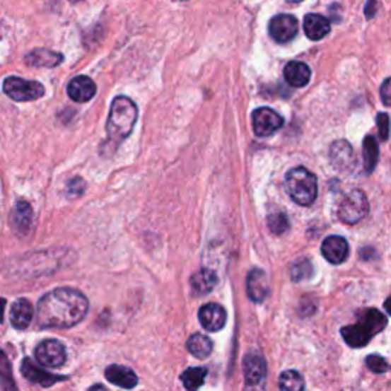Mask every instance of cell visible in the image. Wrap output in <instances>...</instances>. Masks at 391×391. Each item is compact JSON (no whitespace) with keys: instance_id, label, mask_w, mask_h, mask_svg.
<instances>
[{"instance_id":"6da1fadb","label":"cell","mask_w":391,"mask_h":391,"mask_svg":"<svg viewBox=\"0 0 391 391\" xmlns=\"http://www.w3.org/2000/svg\"><path fill=\"white\" fill-rule=\"evenodd\" d=\"M89 310V300L77 289L59 288L39 301L37 324L40 327L69 329L84 320Z\"/></svg>"},{"instance_id":"7a4b0ae2","label":"cell","mask_w":391,"mask_h":391,"mask_svg":"<svg viewBox=\"0 0 391 391\" xmlns=\"http://www.w3.org/2000/svg\"><path fill=\"white\" fill-rule=\"evenodd\" d=\"M138 119V107L127 97H117L112 101L110 113L107 119L109 141L118 146L126 139Z\"/></svg>"},{"instance_id":"3957f363","label":"cell","mask_w":391,"mask_h":391,"mask_svg":"<svg viewBox=\"0 0 391 391\" xmlns=\"http://www.w3.org/2000/svg\"><path fill=\"white\" fill-rule=\"evenodd\" d=\"M387 326V318L376 309H367L362 312L355 326H346L341 329V335L347 344L353 349H361L367 346L371 338L383 332Z\"/></svg>"},{"instance_id":"277c9868","label":"cell","mask_w":391,"mask_h":391,"mask_svg":"<svg viewBox=\"0 0 391 391\" xmlns=\"http://www.w3.org/2000/svg\"><path fill=\"white\" fill-rule=\"evenodd\" d=\"M286 189L293 202L301 206H309L315 202L318 194L317 177L309 170L297 167L286 175Z\"/></svg>"},{"instance_id":"5b68a950","label":"cell","mask_w":391,"mask_h":391,"mask_svg":"<svg viewBox=\"0 0 391 391\" xmlns=\"http://www.w3.org/2000/svg\"><path fill=\"white\" fill-rule=\"evenodd\" d=\"M367 213H368V200L364 192H361V189H355V192L349 193L338 208L339 221L349 225L358 223L367 216Z\"/></svg>"},{"instance_id":"8992f818","label":"cell","mask_w":391,"mask_h":391,"mask_svg":"<svg viewBox=\"0 0 391 391\" xmlns=\"http://www.w3.org/2000/svg\"><path fill=\"white\" fill-rule=\"evenodd\" d=\"M4 92L14 101H35L43 97L45 88L39 81H28L18 77H8L4 81Z\"/></svg>"},{"instance_id":"52a82bcc","label":"cell","mask_w":391,"mask_h":391,"mask_svg":"<svg viewBox=\"0 0 391 391\" xmlns=\"http://www.w3.org/2000/svg\"><path fill=\"white\" fill-rule=\"evenodd\" d=\"M252 127L257 136H271L283 127V118L269 107H260L252 113Z\"/></svg>"},{"instance_id":"ba28073f","label":"cell","mask_w":391,"mask_h":391,"mask_svg":"<svg viewBox=\"0 0 391 391\" xmlns=\"http://www.w3.org/2000/svg\"><path fill=\"white\" fill-rule=\"evenodd\" d=\"M35 358L45 367H62L66 362V349L59 341L46 339L37 346Z\"/></svg>"},{"instance_id":"9c48e42d","label":"cell","mask_w":391,"mask_h":391,"mask_svg":"<svg viewBox=\"0 0 391 391\" xmlns=\"http://www.w3.org/2000/svg\"><path fill=\"white\" fill-rule=\"evenodd\" d=\"M298 33V21L291 14H279L269 22V34L275 42L288 43Z\"/></svg>"},{"instance_id":"30bf717a","label":"cell","mask_w":391,"mask_h":391,"mask_svg":"<svg viewBox=\"0 0 391 391\" xmlns=\"http://www.w3.org/2000/svg\"><path fill=\"white\" fill-rule=\"evenodd\" d=\"M243 375L246 385H260L266 378V361L260 353L251 351L243 359Z\"/></svg>"},{"instance_id":"8fae6325","label":"cell","mask_w":391,"mask_h":391,"mask_svg":"<svg viewBox=\"0 0 391 391\" xmlns=\"http://www.w3.org/2000/svg\"><path fill=\"white\" fill-rule=\"evenodd\" d=\"M321 252L324 259L332 264H341L347 260L349 257V245L346 238L339 235H330L321 245Z\"/></svg>"},{"instance_id":"7c38bea8","label":"cell","mask_w":391,"mask_h":391,"mask_svg":"<svg viewBox=\"0 0 391 391\" xmlns=\"http://www.w3.org/2000/svg\"><path fill=\"white\" fill-rule=\"evenodd\" d=\"M247 297L254 303H262L269 295V279L264 271L252 269L246 281Z\"/></svg>"},{"instance_id":"4fadbf2b","label":"cell","mask_w":391,"mask_h":391,"mask_svg":"<svg viewBox=\"0 0 391 391\" xmlns=\"http://www.w3.org/2000/svg\"><path fill=\"white\" fill-rule=\"evenodd\" d=\"M199 320L204 329L208 332H218L225 327L226 324V312L218 304L209 303L199 310Z\"/></svg>"},{"instance_id":"5bb4252c","label":"cell","mask_w":391,"mask_h":391,"mask_svg":"<svg viewBox=\"0 0 391 391\" xmlns=\"http://www.w3.org/2000/svg\"><path fill=\"white\" fill-rule=\"evenodd\" d=\"M22 375L33 384H39L42 387H51L55 383L64 380V376H55L49 371H46L40 367H37L30 358H25L22 362Z\"/></svg>"},{"instance_id":"9a60e30c","label":"cell","mask_w":391,"mask_h":391,"mask_svg":"<svg viewBox=\"0 0 391 391\" xmlns=\"http://www.w3.org/2000/svg\"><path fill=\"white\" fill-rule=\"evenodd\" d=\"M95 93H97V86L84 75L72 78L68 84V95L75 103H88L95 97Z\"/></svg>"},{"instance_id":"2e32d148","label":"cell","mask_w":391,"mask_h":391,"mask_svg":"<svg viewBox=\"0 0 391 391\" xmlns=\"http://www.w3.org/2000/svg\"><path fill=\"white\" fill-rule=\"evenodd\" d=\"M33 315H34L33 304L28 301L26 298H18V300L14 301V304L11 306V312H9V320H11V324L16 329L25 330L31 324Z\"/></svg>"},{"instance_id":"e0dca14e","label":"cell","mask_w":391,"mask_h":391,"mask_svg":"<svg viewBox=\"0 0 391 391\" xmlns=\"http://www.w3.org/2000/svg\"><path fill=\"white\" fill-rule=\"evenodd\" d=\"M33 217H34V213L31 205L25 202V200H18L13 209V216H11L13 230L17 234H26L33 225Z\"/></svg>"},{"instance_id":"ac0fdd59","label":"cell","mask_w":391,"mask_h":391,"mask_svg":"<svg viewBox=\"0 0 391 391\" xmlns=\"http://www.w3.org/2000/svg\"><path fill=\"white\" fill-rule=\"evenodd\" d=\"M304 33L310 40H321L330 33V22L320 14H308L304 17Z\"/></svg>"},{"instance_id":"d6986e66","label":"cell","mask_w":391,"mask_h":391,"mask_svg":"<svg viewBox=\"0 0 391 391\" xmlns=\"http://www.w3.org/2000/svg\"><path fill=\"white\" fill-rule=\"evenodd\" d=\"M106 378L109 383L121 388H133L138 384V376L135 375V371L124 366H110L106 370Z\"/></svg>"},{"instance_id":"ffe728a7","label":"cell","mask_w":391,"mask_h":391,"mask_svg":"<svg viewBox=\"0 0 391 391\" xmlns=\"http://www.w3.org/2000/svg\"><path fill=\"white\" fill-rule=\"evenodd\" d=\"M284 78L293 88H303L310 80V68L306 63L291 62L284 68Z\"/></svg>"},{"instance_id":"44dd1931","label":"cell","mask_w":391,"mask_h":391,"mask_svg":"<svg viewBox=\"0 0 391 391\" xmlns=\"http://www.w3.org/2000/svg\"><path fill=\"white\" fill-rule=\"evenodd\" d=\"M25 62L34 68H55L63 62V55L49 49H35L26 55Z\"/></svg>"},{"instance_id":"7402d4cb","label":"cell","mask_w":391,"mask_h":391,"mask_svg":"<svg viewBox=\"0 0 391 391\" xmlns=\"http://www.w3.org/2000/svg\"><path fill=\"white\" fill-rule=\"evenodd\" d=\"M217 276L211 269H200L196 274H193L192 280H189V286H192V291L196 295H208L216 288Z\"/></svg>"},{"instance_id":"603a6c76","label":"cell","mask_w":391,"mask_h":391,"mask_svg":"<svg viewBox=\"0 0 391 391\" xmlns=\"http://www.w3.org/2000/svg\"><path fill=\"white\" fill-rule=\"evenodd\" d=\"M330 159L333 165L339 170H347L353 164V150L349 142L337 141L330 147Z\"/></svg>"},{"instance_id":"cb8c5ba5","label":"cell","mask_w":391,"mask_h":391,"mask_svg":"<svg viewBox=\"0 0 391 391\" xmlns=\"http://www.w3.org/2000/svg\"><path fill=\"white\" fill-rule=\"evenodd\" d=\"M187 349L196 358L205 359L211 355L213 342L208 337L202 335V333H194V335L187 341Z\"/></svg>"},{"instance_id":"d4e9b609","label":"cell","mask_w":391,"mask_h":391,"mask_svg":"<svg viewBox=\"0 0 391 391\" xmlns=\"http://www.w3.org/2000/svg\"><path fill=\"white\" fill-rule=\"evenodd\" d=\"M362 153H364V170L366 173L370 175L375 170L379 159V146L375 136H367L364 139V150H362Z\"/></svg>"},{"instance_id":"484cf974","label":"cell","mask_w":391,"mask_h":391,"mask_svg":"<svg viewBox=\"0 0 391 391\" xmlns=\"http://www.w3.org/2000/svg\"><path fill=\"white\" fill-rule=\"evenodd\" d=\"M206 375H208V370L205 367L188 368L184 371L180 379H182V384L187 390H197L200 385L204 384Z\"/></svg>"},{"instance_id":"4316f807","label":"cell","mask_w":391,"mask_h":391,"mask_svg":"<svg viewBox=\"0 0 391 391\" xmlns=\"http://www.w3.org/2000/svg\"><path fill=\"white\" fill-rule=\"evenodd\" d=\"M280 388L286 391H301L306 388V385H304V380L298 371L288 370L280 376Z\"/></svg>"},{"instance_id":"83f0119b","label":"cell","mask_w":391,"mask_h":391,"mask_svg":"<svg viewBox=\"0 0 391 391\" xmlns=\"http://www.w3.org/2000/svg\"><path fill=\"white\" fill-rule=\"evenodd\" d=\"M289 275H291L292 281H295V283L309 280L313 275V264L309 260H300L292 266Z\"/></svg>"},{"instance_id":"f1b7e54d","label":"cell","mask_w":391,"mask_h":391,"mask_svg":"<svg viewBox=\"0 0 391 391\" xmlns=\"http://www.w3.org/2000/svg\"><path fill=\"white\" fill-rule=\"evenodd\" d=\"M268 226L274 234H284L289 230V218L284 213H274L268 217Z\"/></svg>"},{"instance_id":"f546056e","label":"cell","mask_w":391,"mask_h":391,"mask_svg":"<svg viewBox=\"0 0 391 391\" xmlns=\"http://www.w3.org/2000/svg\"><path fill=\"white\" fill-rule=\"evenodd\" d=\"M366 366L371 371H373V373H385V371L388 370L387 361L383 356H379V355H370V356H367Z\"/></svg>"},{"instance_id":"4dcf8cb0","label":"cell","mask_w":391,"mask_h":391,"mask_svg":"<svg viewBox=\"0 0 391 391\" xmlns=\"http://www.w3.org/2000/svg\"><path fill=\"white\" fill-rule=\"evenodd\" d=\"M0 378L9 384V387L14 388L13 384V375H11V364H9V361L6 358L5 353L0 350Z\"/></svg>"},{"instance_id":"1f68e13d","label":"cell","mask_w":391,"mask_h":391,"mask_svg":"<svg viewBox=\"0 0 391 391\" xmlns=\"http://www.w3.org/2000/svg\"><path fill=\"white\" fill-rule=\"evenodd\" d=\"M378 121V129H379V138L383 141H387L388 133H390V118L387 113H379L376 117Z\"/></svg>"},{"instance_id":"d6a6232c","label":"cell","mask_w":391,"mask_h":391,"mask_svg":"<svg viewBox=\"0 0 391 391\" xmlns=\"http://www.w3.org/2000/svg\"><path fill=\"white\" fill-rule=\"evenodd\" d=\"M84 188H86L84 180L80 177H74L72 180H69V184H68V193L72 197H77V196L83 194Z\"/></svg>"},{"instance_id":"836d02e7","label":"cell","mask_w":391,"mask_h":391,"mask_svg":"<svg viewBox=\"0 0 391 391\" xmlns=\"http://www.w3.org/2000/svg\"><path fill=\"white\" fill-rule=\"evenodd\" d=\"M380 98L385 106L391 107V78H387L380 86Z\"/></svg>"},{"instance_id":"e575fe53","label":"cell","mask_w":391,"mask_h":391,"mask_svg":"<svg viewBox=\"0 0 391 391\" xmlns=\"http://www.w3.org/2000/svg\"><path fill=\"white\" fill-rule=\"evenodd\" d=\"M5 306H6V300H5V298H0V322H2V321H4Z\"/></svg>"},{"instance_id":"d590c367","label":"cell","mask_w":391,"mask_h":391,"mask_svg":"<svg viewBox=\"0 0 391 391\" xmlns=\"http://www.w3.org/2000/svg\"><path fill=\"white\" fill-rule=\"evenodd\" d=\"M385 309H387V312L391 315V297L385 301Z\"/></svg>"},{"instance_id":"8d00e7d4","label":"cell","mask_w":391,"mask_h":391,"mask_svg":"<svg viewBox=\"0 0 391 391\" xmlns=\"http://www.w3.org/2000/svg\"><path fill=\"white\" fill-rule=\"evenodd\" d=\"M288 2H291V4H298V2H303V0H288Z\"/></svg>"},{"instance_id":"74e56055","label":"cell","mask_w":391,"mask_h":391,"mask_svg":"<svg viewBox=\"0 0 391 391\" xmlns=\"http://www.w3.org/2000/svg\"><path fill=\"white\" fill-rule=\"evenodd\" d=\"M69 2H72V4H75V2H80V0H69Z\"/></svg>"}]
</instances>
